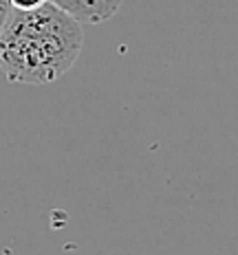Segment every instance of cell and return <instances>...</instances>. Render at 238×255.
Returning a JSON list of instances; mask_svg holds the SVG:
<instances>
[{"label": "cell", "instance_id": "6da1fadb", "mask_svg": "<svg viewBox=\"0 0 238 255\" xmlns=\"http://www.w3.org/2000/svg\"><path fill=\"white\" fill-rule=\"evenodd\" d=\"M84 44L79 20L46 0L9 11L0 38V68L13 84H51L77 62Z\"/></svg>", "mask_w": 238, "mask_h": 255}, {"label": "cell", "instance_id": "7a4b0ae2", "mask_svg": "<svg viewBox=\"0 0 238 255\" xmlns=\"http://www.w3.org/2000/svg\"><path fill=\"white\" fill-rule=\"evenodd\" d=\"M51 2L71 13L79 22L99 24L113 18L124 0H51Z\"/></svg>", "mask_w": 238, "mask_h": 255}, {"label": "cell", "instance_id": "3957f363", "mask_svg": "<svg viewBox=\"0 0 238 255\" xmlns=\"http://www.w3.org/2000/svg\"><path fill=\"white\" fill-rule=\"evenodd\" d=\"M9 11H11V2H9V0H0V38H2V31H4V24H7Z\"/></svg>", "mask_w": 238, "mask_h": 255}, {"label": "cell", "instance_id": "277c9868", "mask_svg": "<svg viewBox=\"0 0 238 255\" xmlns=\"http://www.w3.org/2000/svg\"><path fill=\"white\" fill-rule=\"evenodd\" d=\"M13 9H35L40 4H44L46 0H9Z\"/></svg>", "mask_w": 238, "mask_h": 255}]
</instances>
